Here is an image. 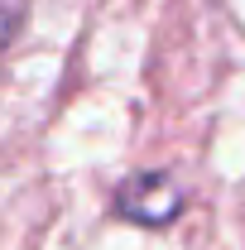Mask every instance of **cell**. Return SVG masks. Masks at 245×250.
Returning <instances> with one entry per match:
<instances>
[{
	"instance_id": "6da1fadb",
	"label": "cell",
	"mask_w": 245,
	"mask_h": 250,
	"mask_svg": "<svg viewBox=\"0 0 245 250\" xmlns=\"http://www.w3.org/2000/svg\"><path fill=\"white\" fill-rule=\"evenodd\" d=\"M187 188L173 178V168H135L116 188V217L135 221L144 231H163L183 217Z\"/></svg>"
},
{
	"instance_id": "7a4b0ae2",
	"label": "cell",
	"mask_w": 245,
	"mask_h": 250,
	"mask_svg": "<svg viewBox=\"0 0 245 250\" xmlns=\"http://www.w3.org/2000/svg\"><path fill=\"white\" fill-rule=\"evenodd\" d=\"M29 20V0H0V53L15 43V34Z\"/></svg>"
}]
</instances>
